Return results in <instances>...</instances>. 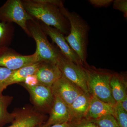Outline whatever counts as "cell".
I'll use <instances>...</instances> for the list:
<instances>
[{
    "mask_svg": "<svg viewBox=\"0 0 127 127\" xmlns=\"http://www.w3.org/2000/svg\"><path fill=\"white\" fill-rule=\"evenodd\" d=\"M23 6L34 19L45 25L55 28L67 35L70 30L68 19L62 10V1L58 0H24Z\"/></svg>",
    "mask_w": 127,
    "mask_h": 127,
    "instance_id": "6da1fadb",
    "label": "cell"
},
{
    "mask_svg": "<svg viewBox=\"0 0 127 127\" xmlns=\"http://www.w3.org/2000/svg\"><path fill=\"white\" fill-rule=\"evenodd\" d=\"M62 10L70 25L69 34L65 39L79 57L83 65L87 63V47L88 43L89 25L83 18L75 12L68 10L64 6Z\"/></svg>",
    "mask_w": 127,
    "mask_h": 127,
    "instance_id": "7a4b0ae2",
    "label": "cell"
},
{
    "mask_svg": "<svg viewBox=\"0 0 127 127\" xmlns=\"http://www.w3.org/2000/svg\"><path fill=\"white\" fill-rule=\"evenodd\" d=\"M83 66L87 75V87L89 94L94 95L102 101L115 105L116 102L112 95L110 85L113 72L89 65L88 64Z\"/></svg>",
    "mask_w": 127,
    "mask_h": 127,
    "instance_id": "3957f363",
    "label": "cell"
},
{
    "mask_svg": "<svg viewBox=\"0 0 127 127\" xmlns=\"http://www.w3.org/2000/svg\"><path fill=\"white\" fill-rule=\"evenodd\" d=\"M28 28L36 43V53L39 62L57 64L60 50L50 43L37 20L27 22Z\"/></svg>",
    "mask_w": 127,
    "mask_h": 127,
    "instance_id": "277c9868",
    "label": "cell"
},
{
    "mask_svg": "<svg viewBox=\"0 0 127 127\" xmlns=\"http://www.w3.org/2000/svg\"><path fill=\"white\" fill-rule=\"evenodd\" d=\"M34 20L26 11L22 0H8L0 7V21L16 23L30 37L31 35L28 28L27 22Z\"/></svg>",
    "mask_w": 127,
    "mask_h": 127,
    "instance_id": "5b68a950",
    "label": "cell"
},
{
    "mask_svg": "<svg viewBox=\"0 0 127 127\" xmlns=\"http://www.w3.org/2000/svg\"><path fill=\"white\" fill-rule=\"evenodd\" d=\"M57 65L65 78L84 92L89 93L87 75L83 66L79 65L67 59L60 51Z\"/></svg>",
    "mask_w": 127,
    "mask_h": 127,
    "instance_id": "8992f818",
    "label": "cell"
},
{
    "mask_svg": "<svg viewBox=\"0 0 127 127\" xmlns=\"http://www.w3.org/2000/svg\"><path fill=\"white\" fill-rule=\"evenodd\" d=\"M18 84L28 92L34 109L41 113H50L54 96L51 87L39 84L34 86H27L23 83Z\"/></svg>",
    "mask_w": 127,
    "mask_h": 127,
    "instance_id": "52a82bcc",
    "label": "cell"
},
{
    "mask_svg": "<svg viewBox=\"0 0 127 127\" xmlns=\"http://www.w3.org/2000/svg\"><path fill=\"white\" fill-rule=\"evenodd\" d=\"M12 113L14 121L7 127H40L48 119L45 114L39 112L29 104L16 108Z\"/></svg>",
    "mask_w": 127,
    "mask_h": 127,
    "instance_id": "ba28073f",
    "label": "cell"
},
{
    "mask_svg": "<svg viewBox=\"0 0 127 127\" xmlns=\"http://www.w3.org/2000/svg\"><path fill=\"white\" fill-rule=\"evenodd\" d=\"M36 53L27 56L19 54L9 47L0 49V67L15 70L38 62Z\"/></svg>",
    "mask_w": 127,
    "mask_h": 127,
    "instance_id": "9c48e42d",
    "label": "cell"
},
{
    "mask_svg": "<svg viewBox=\"0 0 127 127\" xmlns=\"http://www.w3.org/2000/svg\"><path fill=\"white\" fill-rule=\"evenodd\" d=\"M40 22L41 27L46 35L50 37L53 43L56 44L60 52L67 59L79 65H84L76 53L66 41L63 33L55 28L47 26L41 22Z\"/></svg>",
    "mask_w": 127,
    "mask_h": 127,
    "instance_id": "30bf717a",
    "label": "cell"
},
{
    "mask_svg": "<svg viewBox=\"0 0 127 127\" xmlns=\"http://www.w3.org/2000/svg\"><path fill=\"white\" fill-rule=\"evenodd\" d=\"M51 88L53 94L59 96L68 107L79 95L84 92L63 76L53 84Z\"/></svg>",
    "mask_w": 127,
    "mask_h": 127,
    "instance_id": "8fae6325",
    "label": "cell"
},
{
    "mask_svg": "<svg viewBox=\"0 0 127 127\" xmlns=\"http://www.w3.org/2000/svg\"><path fill=\"white\" fill-rule=\"evenodd\" d=\"M54 94V100L50 116L45 122L40 127H49L56 124L70 122L69 107L61 98Z\"/></svg>",
    "mask_w": 127,
    "mask_h": 127,
    "instance_id": "7c38bea8",
    "label": "cell"
},
{
    "mask_svg": "<svg viewBox=\"0 0 127 127\" xmlns=\"http://www.w3.org/2000/svg\"><path fill=\"white\" fill-rule=\"evenodd\" d=\"M35 74L39 84L51 87L62 76L57 64L42 62Z\"/></svg>",
    "mask_w": 127,
    "mask_h": 127,
    "instance_id": "4fadbf2b",
    "label": "cell"
},
{
    "mask_svg": "<svg viewBox=\"0 0 127 127\" xmlns=\"http://www.w3.org/2000/svg\"><path fill=\"white\" fill-rule=\"evenodd\" d=\"M91 95V100L85 119L92 120L107 115L114 116V106L102 101Z\"/></svg>",
    "mask_w": 127,
    "mask_h": 127,
    "instance_id": "5bb4252c",
    "label": "cell"
},
{
    "mask_svg": "<svg viewBox=\"0 0 127 127\" xmlns=\"http://www.w3.org/2000/svg\"><path fill=\"white\" fill-rule=\"evenodd\" d=\"M91 95L83 92L77 97L69 107L70 116V123L77 122L85 119L88 110Z\"/></svg>",
    "mask_w": 127,
    "mask_h": 127,
    "instance_id": "9a60e30c",
    "label": "cell"
},
{
    "mask_svg": "<svg viewBox=\"0 0 127 127\" xmlns=\"http://www.w3.org/2000/svg\"><path fill=\"white\" fill-rule=\"evenodd\" d=\"M111 92L116 102H121L127 96V81L123 74L113 72L110 82Z\"/></svg>",
    "mask_w": 127,
    "mask_h": 127,
    "instance_id": "2e32d148",
    "label": "cell"
},
{
    "mask_svg": "<svg viewBox=\"0 0 127 127\" xmlns=\"http://www.w3.org/2000/svg\"><path fill=\"white\" fill-rule=\"evenodd\" d=\"M41 62L23 67L17 70H12L11 74L6 81V88L14 84L24 82L25 79L30 75L35 74L40 66Z\"/></svg>",
    "mask_w": 127,
    "mask_h": 127,
    "instance_id": "e0dca14e",
    "label": "cell"
},
{
    "mask_svg": "<svg viewBox=\"0 0 127 127\" xmlns=\"http://www.w3.org/2000/svg\"><path fill=\"white\" fill-rule=\"evenodd\" d=\"M13 99L12 96L2 94L0 95V127H2L14 121L13 114L7 111V108L11 103Z\"/></svg>",
    "mask_w": 127,
    "mask_h": 127,
    "instance_id": "ac0fdd59",
    "label": "cell"
},
{
    "mask_svg": "<svg viewBox=\"0 0 127 127\" xmlns=\"http://www.w3.org/2000/svg\"><path fill=\"white\" fill-rule=\"evenodd\" d=\"M14 31L11 23L0 21V49L8 47L13 38Z\"/></svg>",
    "mask_w": 127,
    "mask_h": 127,
    "instance_id": "d6986e66",
    "label": "cell"
},
{
    "mask_svg": "<svg viewBox=\"0 0 127 127\" xmlns=\"http://www.w3.org/2000/svg\"><path fill=\"white\" fill-rule=\"evenodd\" d=\"M114 116L120 127H127V112L123 108L120 102H116L114 106Z\"/></svg>",
    "mask_w": 127,
    "mask_h": 127,
    "instance_id": "ffe728a7",
    "label": "cell"
},
{
    "mask_svg": "<svg viewBox=\"0 0 127 127\" xmlns=\"http://www.w3.org/2000/svg\"><path fill=\"white\" fill-rule=\"evenodd\" d=\"M99 127H120L114 116L107 115L95 119L90 120Z\"/></svg>",
    "mask_w": 127,
    "mask_h": 127,
    "instance_id": "44dd1931",
    "label": "cell"
},
{
    "mask_svg": "<svg viewBox=\"0 0 127 127\" xmlns=\"http://www.w3.org/2000/svg\"><path fill=\"white\" fill-rule=\"evenodd\" d=\"M12 71L5 67H0V95L2 94V92L6 88V81Z\"/></svg>",
    "mask_w": 127,
    "mask_h": 127,
    "instance_id": "7402d4cb",
    "label": "cell"
},
{
    "mask_svg": "<svg viewBox=\"0 0 127 127\" xmlns=\"http://www.w3.org/2000/svg\"><path fill=\"white\" fill-rule=\"evenodd\" d=\"M112 3L114 9L122 12L123 13L124 17L127 18V0H115L113 1Z\"/></svg>",
    "mask_w": 127,
    "mask_h": 127,
    "instance_id": "603a6c76",
    "label": "cell"
},
{
    "mask_svg": "<svg viewBox=\"0 0 127 127\" xmlns=\"http://www.w3.org/2000/svg\"><path fill=\"white\" fill-rule=\"evenodd\" d=\"M70 123L71 127H99L94 123L85 119L77 122Z\"/></svg>",
    "mask_w": 127,
    "mask_h": 127,
    "instance_id": "cb8c5ba5",
    "label": "cell"
},
{
    "mask_svg": "<svg viewBox=\"0 0 127 127\" xmlns=\"http://www.w3.org/2000/svg\"><path fill=\"white\" fill-rule=\"evenodd\" d=\"M112 0H89V2L94 6L96 7H106L113 2Z\"/></svg>",
    "mask_w": 127,
    "mask_h": 127,
    "instance_id": "d4e9b609",
    "label": "cell"
},
{
    "mask_svg": "<svg viewBox=\"0 0 127 127\" xmlns=\"http://www.w3.org/2000/svg\"><path fill=\"white\" fill-rule=\"evenodd\" d=\"M23 83L30 86H34L39 84L38 79L35 74L28 76Z\"/></svg>",
    "mask_w": 127,
    "mask_h": 127,
    "instance_id": "484cf974",
    "label": "cell"
},
{
    "mask_svg": "<svg viewBox=\"0 0 127 127\" xmlns=\"http://www.w3.org/2000/svg\"><path fill=\"white\" fill-rule=\"evenodd\" d=\"M71 127L70 123H67L62 124H56V125H51L49 127Z\"/></svg>",
    "mask_w": 127,
    "mask_h": 127,
    "instance_id": "4316f807",
    "label": "cell"
},
{
    "mask_svg": "<svg viewBox=\"0 0 127 127\" xmlns=\"http://www.w3.org/2000/svg\"><path fill=\"white\" fill-rule=\"evenodd\" d=\"M120 103L123 108L127 112V96L120 102Z\"/></svg>",
    "mask_w": 127,
    "mask_h": 127,
    "instance_id": "83f0119b",
    "label": "cell"
}]
</instances>
